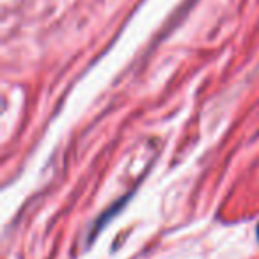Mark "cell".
I'll list each match as a JSON object with an SVG mask.
<instances>
[{
	"label": "cell",
	"instance_id": "6da1fadb",
	"mask_svg": "<svg viewBox=\"0 0 259 259\" xmlns=\"http://www.w3.org/2000/svg\"><path fill=\"white\" fill-rule=\"evenodd\" d=\"M257 236H259V227H257Z\"/></svg>",
	"mask_w": 259,
	"mask_h": 259
}]
</instances>
